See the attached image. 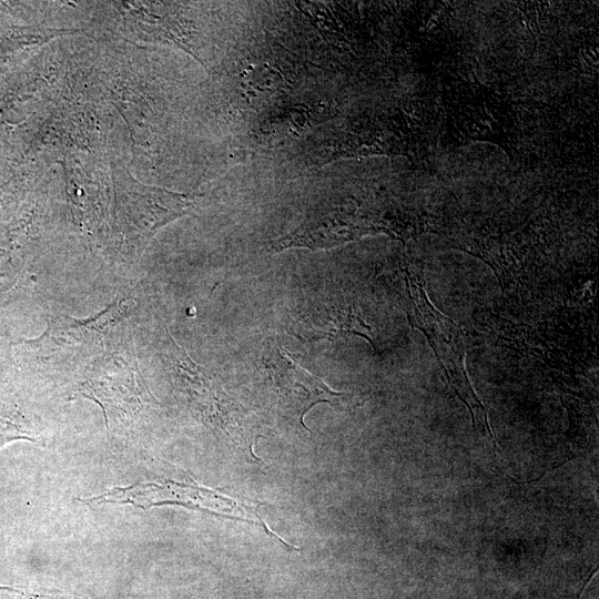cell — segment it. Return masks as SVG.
I'll use <instances>...</instances> for the list:
<instances>
[{"instance_id": "obj_2", "label": "cell", "mask_w": 599, "mask_h": 599, "mask_svg": "<svg viewBox=\"0 0 599 599\" xmlns=\"http://www.w3.org/2000/svg\"><path fill=\"white\" fill-rule=\"evenodd\" d=\"M266 366L280 405L296 415L303 426L304 415L314 405L324 402L338 406L345 397L344 393L332 390L319 377L307 372L295 355L280 345L271 348Z\"/></svg>"}, {"instance_id": "obj_3", "label": "cell", "mask_w": 599, "mask_h": 599, "mask_svg": "<svg viewBox=\"0 0 599 599\" xmlns=\"http://www.w3.org/2000/svg\"><path fill=\"white\" fill-rule=\"evenodd\" d=\"M85 504H120L132 505L142 509L165 504L181 505L191 508L210 509L227 512L235 502L222 497L213 490L195 485H184L176 481L135 483L126 487H113L90 498H79Z\"/></svg>"}, {"instance_id": "obj_5", "label": "cell", "mask_w": 599, "mask_h": 599, "mask_svg": "<svg viewBox=\"0 0 599 599\" xmlns=\"http://www.w3.org/2000/svg\"><path fill=\"white\" fill-rule=\"evenodd\" d=\"M300 319L298 333L312 341L337 338L346 333L363 334L365 324L352 313V309L335 305L321 304L304 313Z\"/></svg>"}, {"instance_id": "obj_6", "label": "cell", "mask_w": 599, "mask_h": 599, "mask_svg": "<svg viewBox=\"0 0 599 599\" xmlns=\"http://www.w3.org/2000/svg\"><path fill=\"white\" fill-rule=\"evenodd\" d=\"M17 439L39 441L26 427L23 416L18 410L0 407V447Z\"/></svg>"}, {"instance_id": "obj_4", "label": "cell", "mask_w": 599, "mask_h": 599, "mask_svg": "<svg viewBox=\"0 0 599 599\" xmlns=\"http://www.w3.org/2000/svg\"><path fill=\"white\" fill-rule=\"evenodd\" d=\"M370 233L345 205L324 203L311 210L297 229L267 244L276 253L292 247L329 248Z\"/></svg>"}, {"instance_id": "obj_1", "label": "cell", "mask_w": 599, "mask_h": 599, "mask_svg": "<svg viewBox=\"0 0 599 599\" xmlns=\"http://www.w3.org/2000/svg\"><path fill=\"white\" fill-rule=\"evenodd\" d=\"M113 175L118 225L134 247L142 248L160 227L187 214L194 205L191 196L144 185L120 165Z\"/></svg>"}]
</instances>
